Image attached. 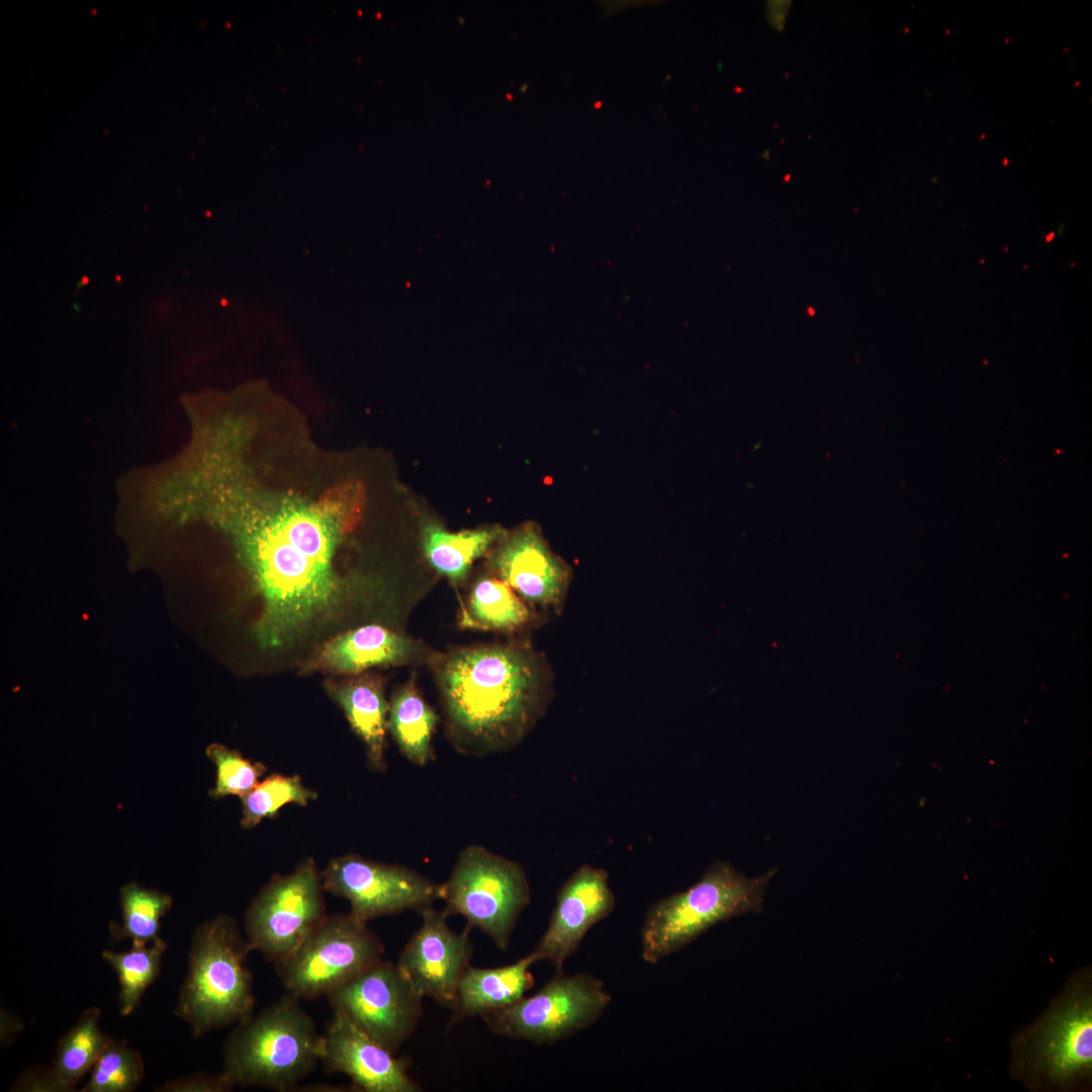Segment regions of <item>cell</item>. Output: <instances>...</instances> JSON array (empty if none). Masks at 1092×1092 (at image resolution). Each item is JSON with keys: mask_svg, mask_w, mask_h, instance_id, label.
Returning <instances> with one entry per match:
<instances>
[{"mask_svg": "<svg viewBox=\"0 0 1092 1092\" xmlns=\"http://www.w3.org/2000/svg\"><path fill=\"white\" fill-rule=\"evenodd\" d=\"M777 871L747 877L731 862L717 860L689 889L656 900L647 909L640 929L642 960L657 964L721 922L759 914Z\"/></svg>", "mask_w": 1092, "mask_h": 1092, "instance_id": "obj_6", "label": "cell"}, {"mask_svg": "<svg viewBox=\"0 0 1092 1092\" xmlns=\"http://www.w3.org/2000/svg\"><path fill=\"white\" fill-rule=\"evenodd\" d=\"M322 879L325 891L345 898L350 913L365 923L406 910L419 911L442 897V884L417 871L357 854L332 859Z\"/></svg>", "mask_w": 1092, "mask_h": 1092, "instance_id": "obj_12", "label": "cell"}, {"mask_svg": "<svg viewBox=\"0 0 1092 1092\" xmlns=\"http://www.w3.org/2000/svg\"><path fill=\"white\" fill-rule=\"evenodd\" d=\"M612 1002L599 978L579 972L553 977L536 993L481 1016L497 1035L551 1044L595 1024Z\"/></svg>", "mask_w": 1092, "mask_h": 1092, "instance_id": "obj_8", "label": "cell"}, {"mask_svg": "<svg viewBox=\"0 0 1092 1092\" xmlns=\"http://www.w3.org/2000/svg\"><path fill=\"white\" fill-rule=\"evenodd\" d=\"M506 534L497 526L454 533L428 522L422 528V546L426 559L438 573L459 582L465 579L474 560Z\"/></svg>", "mask_w": 1092, "mask_h": 1092, "instance_id": "obj_21", "label": "cell"}, {"mask_svg": "<svg viewBox=\"0 0 1092 1092\" xmlns=\"http://www.w3.org/2000/svg\"><path fill=\"white\" fill-rule=\"evenodd\" d=\"M100 1016L99 1008H88L59 1040L49 1068L55 1092L74 1091L80 1079L91 1071L107 1039L99 1026Z\"/></svg>", "mask_w": 1092, "mask_h": 1092, "instance_id": "obj_23", "label": "cell"}, {"mask_svg": "<svg viewBox=\"0 0 1092 1092\" xmlns=\"http://www.w3.org/2000/svg\"><path fill=\"white\" fill-rule=\"evenodd\" d=\"M418 912L422 924L404 945L396 965L422 998L429 997L452 1009L473 953L468 928L454 932L445 912L431 905Z\"/></svg>", "mask_w": 1092, "mask_h": 1092, "instance_id": "obj_13", "label": "cell"}, {"mask_svg": "<svg viewBox=\"0 0 1092 1092\" xmlns=\"http://www.w3.org/2000/svg\"><path fill=\"white\" fill-rule=\"evenodd\" d=\"M145 1074L140 1053L124 1040L107 1037L82 1092H130Z\"/></svg>", "mask_w": 1092, "mask_h": 1092, "instance_id": "obj_26", "label": "cell"}, {"mask_svg": "<svg viewBox=\"0 0 1092 1092\" xmlns=\"http://www.w3.org/2000/svg\"><path fill=\"white\" fill-rule=\"evenodd\" d=\"M302 1088V1091H351L350 1089H346L348 1087L332 1085H309Z\"/></svg>", "mask_w": 1092, "mask_h": 1092, "instance_id": "obj_30", "label": "cell"}, {"mask_svg": "<svg viewBox=\"0 0 1092 1092\" xmlns=\"http://www.w3.org/2000/svg\"><path fill=\"white\" fill-rule=\"evenodd\" d=\"M235 1086L220 1072L197 1073L189 1077L168 1081L156 1089L159 1092H225Z\"/></svg>", "mask_w": 1092, "mask_h": 1092, "instance_id": "obj_29", "label": "cell"}, {"mask_svg": "<svg viewBox=\"0 0 1092 1092\" xmlns=\"http://www.w3.org/2000/svg\"><path fill=\"white\" fill-rule=\"evenodd\" d=\"M323 1043L299 999L288 993L235 1024L221 1073L235 1087L294 1091L321 1062Z\"/></svg>", "mask_w": 1092, "mask_h": 1092, "instance_id": "obj_4", "label": "cell"}, {"mask_svg": "<svg viewBox=\"0 0 1092 1092\" xmlns=\"http://www.w3.org/2000/svg\"><path fill=\"white\" fill-rule=\"evenodd\" d=\"M538 615L502 579L482 576L471 586L459 624L468 629L509 633L534 625Z\"/></svg>", "mask_w": 1092, "mask_h": 1092, "instance_id": "obj_20", "label": "cell"}, {"mask_svg": "<svg viewBox=\"0 0 1092 1092\" xmlns=\"http://www.w3.org/2000/svg\"><path fill=\"white\" fill-rule=\"evenodd\" d=\"M326 690L342 708L362 740L370 767L384 770L388 708L382 679L373 674L344 675L326 681Z\"/></svg>", "mask_w": 1092, "mask_h": 1092, "instance_id": "obj_18", "label": "cell"}, {"mask_svg": "<svg viewBox=\"0 0 1092 1092\" xmlns=\"http://www.w3.org/2000/svg\"><path fill=\"white\" fill-rule=\"evenodd\" d=\"M441 900L449 917L465 918L502 950H507L517 921L531 901L525 869L483 846L469 845L459 854Z\"/></svg>", "mask_w": 1092, "mask_h": 1092, "instance_id": "obj_7", "label": "cell"}, {"mask_svg": "<svg viewBox=\"0 0 1092 1092\" xmlns=\"http://www.w3.org/2000/svg\"><path fill=\"white\" fill-rule=\"evenodd\" d=\"M119 899L121 923L109 925L113 940L128 939L131 945H146L160 937V920L172 906L168 894L130 882L120 888Z\"/></svg>", "mask_w": 1092, "mask_h": 1092, "instance_id": "obj_24", "label": "cell"}, {"mask_svg": "<svg viewBox=\"0 0 1092 1092\" xmlns=\"http://www.w3.org/2000/svg\"><path fill=\"white\" fill-rule=\"evenodd\" d=\"M388 704V731L401 754L414 764L427 765L435 758L432 739L437 714L413 680L396 689Z\"/></svg>", "mask_w": 1092, "mask_h": 1092, "instance_id": "obj_22", "label": "cell"}, {"mask_svg": "<svg viewBox=\"0 0 1092 1092\" xmlns=\"http://www.w3.org/2000/svg\"><path fill=\"white\" fill-rule=\"evenodd\" d=\"M317 794L301 783L297 776L272 775L259 782L241 798L243 817L241 825L253 828L264 818H272L286 804L305 806L316 799Z\"/></svg>", "mask_w": 1092, "mask_h": 1092, "instance_id": "obj_27", "label": "cell"}, {"mask_svg": "<svg viewBox=\"0 0 1092 1092\" xmlns=\"http://www.w3.org/2000/svg\"><path fill=\"white\" fill-rule=\"evenodd\" d=\"M323 1038L320 1063L328 1073L347 1075L357 1091L422 1090L408 1074L411 1061L407 1057H396L345 1017L334 1013Z\"/></svg>", "mask_w": 1092, "mask_h": 1092, "instance_id": "obj_16", "label": "cell"}, {"mask_svg": "<svg viewBox=\"0 0 1092 1092\" xmlns=\"http://www.w3.org/2000/svg\"><path fill=\"white\" fill-rule=\"evenodd\" d=\"M433 662L447 736L465 755L511 750L552 699L549 667L526 642L455 649Z\"/></svg>", "mask_w": 1092, "mask_h": 1092, "instance_id": "obj_2", "label": "cell"}, {"mask_svg": "<svg viewBox=\"0 0 1092 1092\" xmlns=\"http://www.w3.org/2000/svg\"><path fill=\"white\" fill-rule=\"evenodd\" d=\"M489 566L533 611L559 612L572 578L569 565L547 544L540 529L527 523L507 533L489 557Z\"/></svg>", "mask_w": 1092, "mask_h": 1092, "instance_id": "obj_14", "label": "cell"}, {"mask_svg": "<svg viewBox=\"0 0 1092 1092\" xmlns=\"http://www.w3.org/2000/svg\"><path fill=\"white\" fill-rule=\"evenodd\" d=\"M206 754L216 766L215 786L209 792L214 799L230 795L244 797L259 783L266 770L261 762H253L221 744H210Z\"/></svg>", "mask_w": 1092, "mask_h": 1092, "instance_id": "obj_28", "label": "cell"}, {"mask_svg": "<svg viewBox=\"0 0 1092 1092\" xmlns=\"http://www.w3.org/2000/svg\"><path fill=\"white\" fill-rule=\"evenodd\" d=\"M427 655L421 644L387 627L369 624L336 635L306 660L304 671L356 675L375 666L401 665Z\"/></svg>", "mask_w": 1092, "mask_h": 1092, "instance_id": "obj_17", "label": "cell"}, {"mask_svg": "<svg viewBox=\"0 0 1092 1092\" xmlns=\"http://www.w3.org/2000/svg\"><path fill=\"white\" fill-rule=\"evenodd\" d=\"M327 997L334 1013L394 1054L423 1015V998L396 964L382 959Z\"/></svg>", "mask_w": 1092, "mask_h": 1092, "instance_id": "obj_11", "label": "cell"}, {"mask_svg": "<svg viewBox=\"0 0 1092 1092\" xmlns=\"http://www.w3.org/2000/svg\"><path fill=\"white\" fill-rule=\"evenodd\" d=\"M322 873L312 858L274 876L247 909L244 934L252 950L274 964L290 954L323 920Z\"/></svg>", "mask_w": 1092, "mask_h": 1092, "instance_id": "obj_10", "label": "cell"}, {"mask_svg": "<svg viewBox=\"0 0 1092 1092\" xmlns=\"http://www.w3.org/2000/svg\"><path fill=\"white\" fill-rule=\"evenodd\" d=\"M166 942L158 937L146 945H131L123 952L104 950L102 958L117 974L120 990L118 1006L121 1015L130 1014L139 1005L145 990L158 977Z\"/></svg>", "mask_w": 1092, "mask_h": 1092, "instance_id": "obj_25", "label": "cell"}, {"mask_svg": "<svg viewBox=\"0 0 1092 1092\" xmlns=\"http://www.w3.org/2000/svg\"><path fill=\"white\" fill-rule=\"evenodd\" d=\"M350 912L326 915L275 969L289 994L298 999L328 996L381 960L384 946Z\"/></svg>", "mask_w": 1092, "mask_h": 1092, "instance_id": "obj_9", "label": "cell"}, {"mask_svg": "<svg viewBox=\"0 0 1092 1092\" xmlns=\"http://www.w3.org/2000/svg\"><path fill=\"white\" fill-rule=\"evenodd\" d=\"M615 906L608 872L592 864L579 867L560 887L547 928L531 952L537 962H550L555 971H562L586 933Z\"/></svg>", "mask_w": 1092, "mask_h": 1092, "instance_id": "obj_15", "label": "cell"}, {"mask_svg": "<svg viewBox=\"0 0 1092 1092\" xmlns=\"http://www.w3.org/2000/svg\"><path fill=\"white\" fill-rule=\"evenodd\" d=\"M250 951L245 934L230 915L219 914L194 931L174 1013L195 1036L236 1024L254 1012Z\"/></svg>", "mask_w": 1092, "mask_h": 1092, "instance_id": "obj_5", "label": "cell"}, {"mask_svg": "<svg viewBox=\"0 0 1092 1092\" xmlns=\"http://www.w3.org/2000/svg\"><path fill=\"white\" fill-rule=\"evenodd\" d=\"M1010 1074L1031 1091H1074L1092 1079V973L1072 975L1031 1025L1011 1039Z\"/></svg>", "mask_w": 1092, "mask_h": 1092, "instance_id": "obj_3", "label": "cell"}, {"mask_svg": "<svg viewBox=\"0 0 1092 1092\" xmlns=\"http://www.w3.org/2000/svg\"><path fill=\"white\" fill-rule=\"evenodd\" d=\"M530 952L518 962L497 968L469 966L463 974L452 1010L451 1025L473 1016L506 1008L525 996L535 984Z\"/></svg>", "mask_w": 1092, "mask_h": 1092, "instance_id": "obj_19", "label": "cell"}, {"mask_svg": "<svg viewBox=\"0 0 1092 1092\" xmlns=\"http://www.w3.org/2000/svg\"><path fill=\"white\" fill-rule=\"evenodd\" d=\"M196 474L211 515L228 533L262 601L256 623L264 649L282 647L364 599L368 582L337 570V554L359 524L364 492L346 481L321 493L269 486L243 443H232Z\"/></svg>", "mask_w": 1092, "mask_h": 1092, "instance_id": "obj_1", "label": "cell"}]
</instances>
